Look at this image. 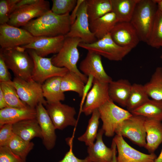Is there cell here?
I'll return each mask as SVG.
<instances>
[{"instance_id": "cell-1", "label": "cell", "mask_w": 162, "mask_h": 162, "mask_svg": "<svg viewBox=\"0 0 162 162\" xmlns=\"http://www.w3.org/2000/svg\"><path fill=\"white\" fill-rule=\"evenodd\" d=\"M71 24L70 14L57 15L50 10L31 20L22 28L34 37H54L65 36Z\"/></svg>"}, {"instance_id": "cell-2", "label": "cell", "mask_w": 162, "mask_h": 162, "mask_svg": "<svg viewBox=\"0 0 162 162\" xmlns=\"http://www.w3.org/2000/svg\"><path fill=\"white\" fill-rule=\"evenodd\" d=\"M0 55L9 69L15 76L27 81L32 80V74L34 68L33 60L26 49L22 46L2 48Z\"/></svg>"}, {"instance_id": "cell-3", "label": "cell", "mask_w": 162, "mask_h": 162, "mask_svg": "<svg viewBox=\"0 0 162 162\" xmlns=\"http://www.w3.org/2000/svg\"><path fill=\"white\" fill-rule=\"evenodd\" d=\"M158 10L154 0H139L136 4L130 22L135 28L140 41L147 42Z\"/></svg>"}, {"instance_id": "cell-4", "label": "cell", "mask_w": 162, "mask_h": 162, "mask_svg": "<svg viewBox=\"0 0 162 162\" xmlns=\"http://www.w3.org/2000/svg\"><path fill=\"white\" fill-rule=\"evenodd\" d=\"M79 38L65 37L63 45L58 53L52 57V63L55 66L65 68L70 71L79 75L86 83L88 77L78 69L77 64L80 58L78 47L82 42Z\"/></svg>"}, {"instance_id": "cell-5", "label": "cell", "mask_w": 162, "mask_h": 162, "mask_svg": "<svg viewBox=\"0 0 162 162\" xmlns=\"http://www.w3.org/2000/svg\"><path fill=\"white\" fill-rule=\"evenodd\" d=\"M98 109L103 123L101 128L105 135L108 137L113 136L118 125L132 115L127 110L116 105L111 99Z\"/></svg>"}, {"instance_id": "cell-6", "label": "cell", "mask_w": 162, "mask_h": 162, "mask_svg": "<svg viewBox=\"0 0 162 162\" xmlns=\"http://www.w3.org/2000/svg\"><path fill=\"white\" fill-rule=\"evenodd\" d=\"M79 46L97 53L110 60L116 61L122 60L132 50L130 48L117 44L111 38L110 33L92 43L81 42Z\"/></svg>"}, {"instance_id": "cell-7", "label": "cell", "mask_w": 162, "mask_h": 162, "mask_svg": "<svg viewBox=\"0 0 162 162\" xmlns=\"http://www.w3.org/2000/svg\"><path fill=\"white\" fill-rule=\"evenodd\" d=\"M32 58L34 68L32 78L42 85L47 80L56 76L62 77L69 71L65 68L55 66L52 63V58H46L38 56L32 50L26 49Z\"/></svg>"}, {"instance_id": "cell-8", "label": "cell", "mask_w": 162, "mask_h": 162, "mask_svg": "<svg viewBox=\"0 0 162 162\" xmlns=\"http://www.w3.org/2000/svg\"><path fill=\"white\" fill-rule=\"evenodd\" d=\"M146 119L143 116L132 114L118 125L115 134L128 138L140 147L145 148L146 143L144 126Z\"/></svg>"}, {"instance_id": "cell-9", "label": "cell", "mask_w": 162, "mask_h": 162, "mask_svg": "<svg viewBox=\"0 0 162 162\" xmlns=\"http://www.w3.org/2000/svg\"><path fill=\"white\" fill-rule=\"evenodd\" d=\"M13 82L21 100L30 107L35 109L39 103L45 106L47 104L43 95L42 85L33 80L27 81L16 77Z\"/></svg>"}, {"instance_id": "cell-10", "label": "cell", "mask_w": 162, "mask_h": 162, "mask_svg": "<svg viewBox=\"0 0 162 162\" xmlns=\"http://www.w3.org/2000/svg\"><path fill=\"white\" fill-rule=\"evenodd\" d=\"M76 19L65 37L78 38L82 43L91 44L98 40L91 31L86 0H79Z\"/></svg>"}, {"instance_id": "cell-11", "label": "cell", "mask_w": 162, "mask_h": 162, "mask_svg": "<svg viewBox=\"0 0 162 162\" xmlns=\"http://www.w3.org/2000/svg\"><path fill=\"white\" fill-rule=\"evenodd\" d=\"M38 38L22 28L7 23L0 25V45L2 48L23 46L34 41Z\"/></svg>"}, {"instance_id": "cell-12", "label": "cell", "mask_w": 162, "mask_h": 162, "mask_svg": "<svg viewBox=\"0 0 162 162\" xmlns=\"http://www.w3.org/2000/svg\"><path fill=\"white\" fill-rule=\"evenodd\" d=\"M50 10L48 1L38 0L35 3L15 10L11 15L7 23L16 27H22L33 19L41 16Z\"/></svg>"}, {"instance_id": "cell-13", "label": "cell", "mask_w": 162, "mask_h": 162, "mask_svg": "<svg viewBox=\"0 0 162 162\" xmlns=\"http://www.w3.org/2000/svg\"><path fill=\"white\" fill-rule=\"evenodd\" d=\"M45 107L56 129L62 130L68 126L76 125V112L74 107L61 102L47 103Z\"/></svg>"}, {"instance_id": "cell-14", "label": "cell", "mask_w": 162, "mask_h": 162, "mask_svg": "<svg viewBox=\"0 0 162 162\" xmlns=\"http://www.w3.org/2000/svg\"><path fill=\"white\" fill-rule=\"evenodd\" d=\"M113 139L118 153L117 162H154L157 157L154 153L146 154L134 149L120 135L116 134Z\"/></svg>"}, {"instance_id": "cell-15", "label": "cell", "mask_w": 162, "mask_h": 162, "mask_svg": "<svg viewBox=\"0 0 162 162\" xmlns=\"http://www.w3.org/2000/svg\"><path fill=\"white\" fill-rule=\"evenodd\" d=\"M109 83L94 78L92 86L86 98L82 110L86 116L93 111L110 99L109 95Z\"/></svg>"}, {"instance_id": "cell-16", "label": "cell", "mask_w": 162, "mask_h": 162, "mask_svg": "<svg viewBox=\"0 0 162 162\" xmlns=\"http://www.w3.org/2000/svg\"><path fill=\"white\" fill-rule=\"evenodd\" d=\"M101 56L97 53L88 51L86 57L80 64L79 69L87 77L92 75L95 79L109 83L112 80L104 69Z\"/></svg>"}, {"instance_id": "cell-17", "label": "cell", "mask_w": 162, "mask_h": 162, "mask_svg": "<svg viewBox=\"0 0 162 162\" xmlns=\"http://www.w3.org/2000/svg\"><path fill=\"white\" fill-rule=\"evenodd\" d=\"M111 38L118 45L132 49L140 40L137 32L130 22H118L110 33Z\"/></svg>"}, {"instance_id": "cell-18", "label": "cell", "mask_w": 162, "mask_h": 162, "mask_svg": "<svg viewBox=\"0 0 162 162\" xmlns=\"http://www.w3.org/2000/svg\"><path fill=\"white\" fill-rule=\"evenodd\" d=\"M44 106L41 103L37 105L35 108L36 118L41 129L43 144L47 150H50L56 144V129Z\"/></svg>"}, {"instance_id": "cell-19", "label": "cell", "mask_w": 162, "mask_h": 162, "mask_svg": "<svg viewBox=\"0 0 162 162\" xmlns=\"http://www.w3.org/2000/svg\"><path fill=\"white\" fill-rule=\"evenodd\" d=\"M65 38V36L54 37H39L34 41L22 46L26 49L34 50L42 57L51 54H57L62 48Z\"/></svg>"}, {"instance_id": "cell-20", "label": "cell", "mask_w": 162, "mask_h": 162, "mask_svg": "<svg viewBox=\"0 0 162 162\" xmlns=\"http://www.w3.org/2000/svg\"><path fill=\"white\" fill-rule=\"evenodd\" d=\"M104 134L101 128L98 132L96 141L87 148V156L92 162H112L113 151L112 148H109L104 143L103 136Z\"/></svg>"}, {"instance_id": "cell-21", "label": "cell", "mask_w": 162, "mask_h": 162, "mask_svg": "<svg viewBox=\"0 0 162 162\" xmlns=\"http://www.w3.org/2000/svg\"><path fill=\"white\" fill-rule=\"evenodd\" d=\"M36 109L29 107L19 108L8 107L0 110V127L7 124H14L26 120L36 118Z\"/></svg>"}, {"instance_id": "cell-22", "label": "cell", "mask_w": 162, "mask_h": 162, "mask_svg": "<svg viewBox=\"0 0 162 162\" xmlns=\"http://www.w3.org/2000/svg\"><path fill=\"white\" fill-rule=\"evenodd\" d=\"M144 126L146 134V143L145 148L149 153H154L162 143V122L146 118Z\"/></svg>"}, {"instance_id": "cell-23", "label": "cell", "mask_w": 162, "mask_h": 162, "mask_svg": "<svg viewBox=\"0 0 162 162\" xmlns=\"http://www.w3.org/2000/svg\"><path fill=\"white\" fill-rule=\"evenodd\" d=\"M13 130L15 134L26 141L30 142L35 137L42 138L41 129L36 118L13 124Z\"/></svg>"}, {"instance_id": "cell-24", "label": "cell", "mask_w": 162, "mask_h": 162, "mask_svg": "<svg viewBox=\"0 0 162 162\" xmlns=\"http://www.w3.org/2000/svg\"><path fill=\"white\" fill-rule=\"evenodd\" d=\"M132 85L127 80L121 79L111 81L109 83L110 98L121 106L126 107Z\"/></svg>"}, {"instance_id": "cell-25", "label": "cell", "mask_w": 162, "mask_h": 162, "mask_svg": "<svg viewBox=\"0 0 162 162\" xmlns=\"http://www.w3.org/2000/svg\"><path fill=\"white\" fill-rule=\"evenodd\" d=\"M118 22L116 15L111 12L89 22V28L98 40L110 33Z\"/></svg>"}, {"instance_id": "cell-26", "label": "cell", "mask_w": 162, "mask_h": 162, "mask_svg": "<svg viewBox=\"0 0 162 162\" xmlns=\"http://www.w3.org/2000/svg\"><path fill=\"white\" fill-rule=\"evenodd\" d=\"M62 77L56 76L46 80L42 85L43 95L48 104L64 101V93L61 89Z\"/></svg>"}, {"instance_id": "cell-27", "label": "cell", "mask_w": 162, "mask_h": 162, "mask_svg": "<svg viewBox=\"0 0 162 162\" xmlns=\"http://www.w3.org/2000/svg\"><path fill=\"white\" fill-rule=\"evenodd\" d=\"M139 0H110L112 12L118 22H130Z\"/></svg>"}, {"instance_id": "cell-28", "label": "cell", "mask_w": 162, "mask_h": 162, "mask_svg": "<svg viewBox=\"0 0 162 162\" xmlns=\"http://www.w3.org/2000/svg\"><path fill=\"white\" fill-rule=\"evenodd\" d=\"M133 115L162 121V100L149 99L143 105L133 110Z\"/></svg>"}, {"instance_id": "cell-29", "label": "cell", "mask_w": 162, "mask_h": 162, "mask_svg": "<svg viewBox=\"0 0 162 162\" xmlns=\"http://www.w3.org/2000/svg\"><path fill=\"white\" fill-rule=\"evenodd\" d=\"M144 85L134 83L132 85L126 105L127 110L131 112L149 99Z\"/></svg>"}, {"instance_id": "cell-30", "label": "cell", "mask_w": 162, "mask_h": 162, "mask_svg": "<svg viewBox=\"0 0 162 162\" xmlns=\"http://www.w3.org/2000/svg\"><path fill=\"white\" fill-rule=\"evenodd\" d=\"M89 22L112 12L110 0H86Z\"/></svg>"}, {"instance_id": "cell-31", "label": "cell", "mask_w": 162, "mask_h": 162, "mask_svg": "<svg viewBox=\"0 0 162 162\" xmlns=\"http://www.w3.org/2000/svg\"><path fill=\"white\" fill-rule=\"evenodd\" d=\"M149 97L162 100V68H157L149 81L144 85Z\"/></svg>"}, {"instance_id": "cell-32", "label": "cell", "mask_w": 162, "mask_h": 162, "mask_svg": "<svg viewBox=\"0 0 162 162\" xmlns=\"http://www.w3.org/2000/svg\"><path fill=\"white\" fill-rule=\"evenodd\" d=\"M85 84L83 80L79 75L69 71L62 77L61 87L64 93L68 91L74 92L81 97Z\"/></svg>"}, {"instance_id": "cell-33", "label": "cell", "mask_w": 162, "mask_h": 162, "mask_svg": "<svg viewBox=\"0 0 162 162\" xmlns=\"http://www.w3.org/2000/svg\"><path fill=\"white\" fill-rule=\"evenodd\" d=\"M100 119V116L98 110L96 109L92 114L85 132L78 138V140L84 142L88 146L92 145L97 135Z\"/></svg>"}, {"instance_id": "cell-34", "label": "cell", "mask_w": 162, "mask_h": 162, "mask_svg": "<svg viewBox=\"0 0 162 162\" xmlns=\"http://www.w3.org/2000/svg\"><path fill=\"white\" fill-rule=\"evenodd\" d=\"M34 146L32 142L26 141L14 134L6 146L26 162V157Z\"/></svg>"}, {"instance_id": "cell-35", "label": "cell", "mask_w": 162, "mask_h": 162, "mask_svg": "<svg viewBox=\"0 0 162 162\" xmlns=\"http://www.w3.org/2000/svg\"><path fill=\"white\" fill-rule=\"evenodd\" d=\"M0 88L3 91L6 101L9 107L24 108L29 107L20 98L13 81L9 82H0Z\"/></svg>"}, {"instance_id": "cell-36", "label": "cell", "mask_w": 162, "mask_h": 162, "mask_svg": "<svg viewBox=\"0 0 162 162\" xmlns=\"http://www.w3.org/2000/svg\"><path fill=\"white\" fill-rule=\"evenodd\" d=\"M146 43L153 48L162 47V12L158 9Z\"/></svg>"}, {"instance_id": "cell-37", "label": "cell", "mask_w": 162, "mask_h": 162, "mask_svg": "<svg viewBox=\"0 0 162 162\" xmlns=\"http://www.w3.org/2000/svg\"><path fill=\"white\" fill-rule=\"evenodd\" d=\"M52 5L51 10L54 14L59 15L70 13L76 7V0H52Z\"/></svg>"}, {"instance_id": "cell-38", "label": "cell", "mask_w": 162, "mask_h": 162, "mask_svg": "<svg viewBox=\"0 0 162 162\" xmlns=\"http://www.w3.org/2000/svg\"><path fill=\"white\" fill-rule=\"evenodd\" d=\"M19 0H0V24L7 23L14 11L16 4Z\"/></svg>"}, {"instance_id": "cell-39", "label": "cell", "mask_w": 162, "mask_h": 162, "mask_svg": "<svg viewBox=\"0 0 162 162\" xmlns=\"http://www.w3.org/2000/svg\"><path fill=\"white\" fill-rule=\"evenodd\" d=\"M0 162H25L7 146H0Z\"/></svg>"}, {"instance_id": "cell-40", "label": "cell", "mask_w": 162, "mask_h": 162, "mask_svg": "<svg viewBox=\"0 0 162 162\" xmlns=\"http://www.w3.org/2000/svg\"><path fill=\"white\" fill-rule=\"evenodd\" d=\"M0 128V146H5L14 134L13 124H5Z\"/></svg>"}, {"instance_id": "cell-41", "label": "cell", "mask_w": 162, "mask_h": 162, "mask_svg": "<svg viewBox=\"0 0 162 162\" xmlns=\"http://www.w3.org/2000/svg\"><path fill=\"white\" fill-rule=\"evenodd\" d=\"M67 139V143L70 147L69 150L66 153L63 158L58 162H92L88 156L84 159H80L77 158L73 151L72 139Z\"/></svg>"}, {"instance_id": "cell-42", "label": "cell", "mask_w": 162, "mask_h": 162, "mask_svg": "<svg viewBox=\"0 0 162 162\" xmlns=\"http://www.w3.org/2000/svg\"><path fill=\"white\" fill-rule=\"evenodd\" d=\"M8 69L3 58L0 55V82L12 81Z\"/></svg>"}, {"instance_id": "cell-43", "label": "cell", "mask_w": 162, "mask_h": 162, "mask_svg": "<svg viewBox=\"0 0 162 162\" xmlns=\"http://www.w3.org/2000/svg\"><path fill=\"white\" fill-rule=\"evenodd\" d=\"M88 80L86 83L84 87L81 99L80 105L79 115L82 112V110L83 105L85 102L87 95L91 89L93 85L94 77L92 75H89L88 77Z\"/></svg>"}, {"instance_id": "cell-44", "label": "cell", "mask_w": 162, "mask_h": 162, "mask_svg": "<svg viewBox=\"0 0 162 162\" xmlns=\"http://www.w3.org/2000/svg\"><path fill=\"white\" fill-rule=\"evenodd\" d=\"M38 1V0H19L14 6V12L19 8L32 4L35 3Z\"/></svg>"}, {"instance_id": "cell-45", "label": "cell", "mask_w": 162, "mask_h": 162, "mask_svg": "<svg viewBox=\"0 0 162 162\" xmlns=\"http://www.w3.org/2000/svg\"><path fill=\"white\" fill-rule=\"evenodd\" d=\"M9 107L4 98L3 91L0 88V109H2Z\"/></svg>"}, {"instance_id": "cell-46", "label": "cell", "mask_w": 162, "mask_h": 162, "mask_svg": "<svg viewBox=\"0 0 162 162\" xmlns=\"http://www.w3.org/2000/svg\"><path fill=\"white\" fill-rule=\"evenodd\" d=\"M156 3L158 9L162 12V0H154Z\"/></svg>"}, {"instance_id": "cell-47", "label": "cell", "mask_w": 162, "mask_h": 162, "mask_svg": "<svg viewBox=\"0 0 162 162\" xmlns=\"http://www.w3.org/2000/svg\"><path fill=\"white\" fill-rule=\"evenodd\" d=\"M154 162H162V148L160 154L155 159Z\"/></svg>"}, {"instance_id": "cell-48", "label": "cell", "mask_w": 162, "mask_h": 162, "mask_svg": "<svg viewBox=\"0 0 162 162\" xmlns=\"http://www.w3.org/2000/svg\"><path fill=\"white\" fill-rule=\"evenodd\" d=\"M112 162H117V157L116 153H114L113 154L112 160Z\"/></svg>"}, {"instance_id": "cell-49", "label": "cell", "mask_w": 162, "mask_h": 162, "mask_svg": "<svg viewBox=\"0 0 162 162\" xmlns=\"http://www.w3.org/2000/svg\"><path fill=\"white\" fill-rule=\"evenodd\" d=\"M160 57V58H161V59L162 60V54L161 55Z\"/></svg>"}]
</instances>
